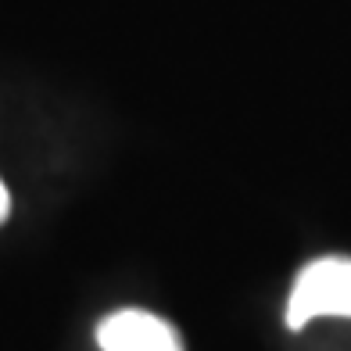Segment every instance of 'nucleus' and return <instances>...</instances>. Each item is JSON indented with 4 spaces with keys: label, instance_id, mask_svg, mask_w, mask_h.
<instances>
[{
    "label": "nucleus",
    "instance_id": "nucleus-1",
    "mask_svg": "<svg viewBox=\"0 0 351 351\" xmlns=\"http://www.w3.org/2000/svg\"><path fill=\"white\" fill-rule=\"evenodd\" d=\"M319 315L351 319V262L348 258H319L298 273L291 301H287V326L301 330Z\"/></svg>",
    "mask_w": 351,
    "mask_h": 351
},
{
    "label": "nucleus",
    "instance_id": "nucleus-3",
    "mask_svg": "<svg viewBox=\"0 0 351 351\" xmlns=\"http://www.w3.org/2000/svg\"><path fill=\"white\" fill-rule=\"evenodd\" d=\"M8 215H11V194H8L4 180H0V226L8 222Z\"/></svg>",
    "mask_w": 351,
    "mask_h": 351
},
{
    "label": "nucleus",
    "instance_id": "nucleus-2",
    "mask_svg": "<svg viewBox=\"0 0 351 351\" xmlns=\"http://www.w3.org/2000/svg\"><path fill=\"white\" fill-rule=\"evenodd\" d=\"M97 344L104 351H183L176 330L151 312L122 308L97 326Z\"/></svg>",
    "mask_w": 351,
    "mask_h": 351
}]
</instances>
